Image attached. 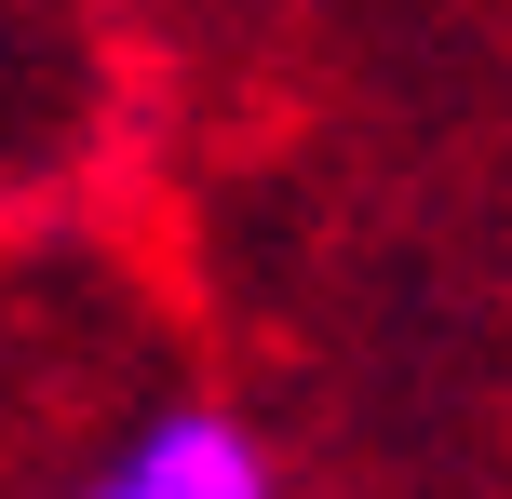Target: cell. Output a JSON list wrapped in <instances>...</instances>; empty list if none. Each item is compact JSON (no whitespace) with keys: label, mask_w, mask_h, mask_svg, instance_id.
<instances>
[{"label":"cell","mask_w":512,"mask_h":499,"mask_svg":"<svg viewBox=\"0 0 512 499\" xmlns=\"http://www.w3.org/2000/svg\"><path fill=\"white\" fill-rule=\"evenodd\" d=\"M81 499H270V459H256V432H230L216 405H176V419H149Z\"/></svg>","instance_id":"6da1fadb"}]
</instances>
